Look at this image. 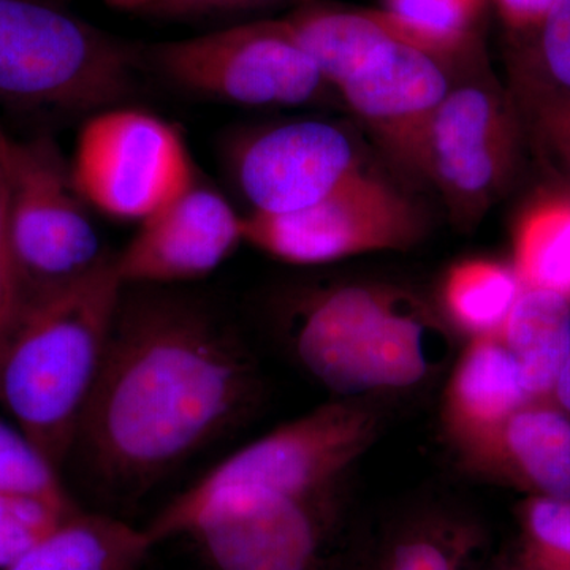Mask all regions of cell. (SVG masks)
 I'll list each match as a JSON object with an SVG mask.
<instances>
[{"label":"cell","mask_w":570,"mask_h":570,"mask_svg":"<svg viewBox=\"0 0 570 570\" xmlns=\"http://www.w3.org/2000/svg\"><path fill=\"white\" fill-rule=\"evenodd\" d=\"M539 151L570 187V99H515Z\"/></svg>","instance_id":"27"},{"label":"cell","mask_w":570,"mask_h":570,"mask_svg":"<svg viewBox=\"0 0 570 570\" xmlns=\"http://www.w3.org/2000/svg\"><path fill=\"white\" fill-rule=\"evenodd\" d=\"M10 142L0 127V343L21 309L10 228Z\"/></svg>","instance_id":"28"},{"label":"cell","mask_w":570,"mask_h":570,"mask_svg":"<svg viewBox=\"0 0 570 570\" xmlns=\"http://www.w3.org/2000/svg\"><path fill=\"white\" fill-rule=\"evenodd\" d=\"M165 81L242 107H302L328 88L287 20L245 22L142 47Z\"/></svg>","instance_id":"5"},{"label":"cell","mask_w":570,"mask_h":570,"mask_svg":"<svg viewBox=\"0 0 570 570\" xmlns=\"http://www.w3.org/2000/svg\"><path fill=\"white\" fill-rule=\"evenodd\" d=\"M285 20L324 80L335 88L354 77L393 36L379 10L344 9L317 0H303Z\"/></svg>","instance_id":"18"},{"label":"cell","mask_w":570,"mask_h":570,"mask_svg":"<svg viewBox=\"0 0 570 570\" xmlns=\"http://www.w3.org/2000/svg\"><path fill=\"white\" fill-rule=\"evenodd\" d=\"M55 2L62 3L63 6V3L70 2V0H55Z\"/></svg>","instance_id":"33"},{"label":"cell","mask_w":570,"mask_h":570,"mask_svg":"<svg viewBox=\"0 0 570 570\" xmlns=\"http://www.w3.org/2000/svg\"><path fill=\"white\" fill-rule=\"evenodd\" d=\"M423 227L411 198L362 168L302 212L243 216V242L287 264L322 265L406 250L422 238Z\"/></svg>","instance_id":"10"},{"label":"cell","mask_w":570,"mask_h":570,"mask_svg":"<svg viewBox=\"0 0 570 570\" xmlns=\"http://www.w3.org/2000/svg\"><path fill=\"white\" fill-rule=\"evenodd\" d=\"M254 387L249 355L213 313L124 287L70 456L96 485L138 493L224 433Z\"/></svg>","instance_id":"1"},{"label":"cell","mask_w":570,"mask_h":570,"mask_svg":"<svg viewBox=\"0 0 570 570\" xmlns=\"http://www.w3.org/2000/svg\"><path fill=\"white\" fill-rule=\"evenodd\" d=\"M325 494H234L189 509L165 508L146 530L156 543L190 535L216 570H313Z\"/></svg>","instance_id":"11"},{"label":"cell","mask_w":570,"mask_h":570,"mask_svg":"<svg viewBox=\"0 0 570 570\" xmlns=\"http://www.w3.org/2000/svg\"><path fill=\"white\" fill-rule=\"evenodd\" d=\"M483 0H384L379 9L401 37L445 61L471 50Z\"/></svg>","instance_id":"22"},{"label":"cell","mask_w":570,"mask_h":570,"mask_svg":"<svg viewBox=\"0 0 570 570\" xmlns=\"http://www.w3.org/2000/svg\"><path fill=\"white\" fill-rule=\"evenodd\" d=\"M243 242V216L223 194L197 181L146 217L115 255L126 287H160L212 275Z\"/></svg>","instance_id":"13"},{"label":"cell","mask_w":570,"mask_h":570,"mask_svg":"<svg viewBox=\"0 0 570 570\" xmlns=\"http://www.w3.org/2000/svg\"><path fill=\"white\" fill-rule=\"evenodd\" d=\"M381 570H461L456 551L444 540L417 535L401 542Z\"/></svg>","instance_id":"30"},{"label":"cell","mask_w":570,"mask_h":570,"mask_svg":"<svg viewBox=\"0 0 570 570\" xmlns=\"http://www.w3.org/2000/svg\"><path fill=\"white\" fill-rule=\"evenodd\" d=\"M510 31L524 36L538 29L557 0H493Z\"/></svg>","instance_id":"31"},{"label":"cell","mask_w":570,"mask_h":570,"mask_svg":"<svg viewBox=\"0 0 570 570\" xmlns=\"http://www.w3.org/2000/svg\"><path fill=\"white\" fill-rule=\"evenodd\" d=\"M69 164L86 204L112 219L138 224L195 179L178 130L138 108L111 107L89 116Z\"/></svg>","instance_id":"9"},{"label":"cell","mask_w":570,"mask_h":570,"mask_svg":"<svg viewBox=\"0 0 570 570\" xmlns=\"http://www.w3.org/2000/svg\"><path fill=\"white\" fill-rule=\"evenodd\" d=\"M379 419L360 404L333 403L277 428L213 468L168 509L234 494L311 498L333 483L377 436Z\"/></svg>","instance_id":"8"},{"label":"cell","mask_w":570,"mask_h":570,"mask_svg":"<svg viewBox=\"0 0 570 570\" xmlns=\"http://www.w3.org/2000/svg\"><path fill=\"white\" fill-rule=\"evenodd\" d=\"M124 287L111 255L77 283L24 303L0 343V401L58 469L73 448Z\"/></svg>","instance_id":"2"},{"label":"cell","mask_w":570,"mask_h":570,"mask_svg":"<svg viewBox=\"0 0 570 570\" xmlns=\"http://www.w3.org/2000/svg\"><path fill=\"white\" fill-rule=\"evenodd\" d=\"M299 365L340 395L414 387L448 362L450 340L425 303L390 285L348 284L295 314Z\"/></svg>","instance_id":"3"},{"label":"cell","mask_w":570,"mask_h":570,"mask_svg":"<svg viewBox=\"0 0 570 570\" xmlns=\"http://www.w3.org/2000/svg\"><path fill=\"white\" fill-rule=\"evenodd\" d=\"M156 546L146 528L77 510L50 538L2 570H138Z\"/></svg>","instance_id":"17"},{"label":"cell","mask_w":570,"mask_h":570,"mask_svg":"<svg viewBox=\"0 0 570 570\" xmlns=\"http://www.w3.org/2000/svg\"><path fill=\"white\" fill-rule=\"evenodd\" d=\"M10 228L21 306L77 283L112 255L47 135L10 142Z\"/></svg>","instance_id":"6"},{"label":"cell","mask_w":570,"mask_h":570,"mask_svg":"<svg viewBox=\"0 0 570 570\" xmlns=\"http://www.w3.org/2000/svg\"><path fill=\"white\" fill-rule=\"evenodd\" d=\"M523 284L512 265L471 258L449 269L441 295L445 314L472 337L501 330Z\"/></svg>","instance_id":"21"},{"label":"cell","mask_w":570,"mask_h":570,"mask_svg":"<svg viewBox=\"0 0 570 570\" xmlns=\"http://www.w3.org/2000/svg\"><path fill=\"white\" fill-rule=\"evenodd\" d=\"M519 37L517 99H570V0H557L538 29Z\"/></svg>","instance_id":"23"},{"label":"cell","mask_w":570,"mask_h":570,"mask_svg":"<svg viewBox=\"0 0 570 570\" xmlns=\"http://www.w3.org/2000/svg\"><path fill=\"white\" fill-rule=\"evenodd\" d=\"M527 403L519 365L498 333L474 336L445 389V430L469 459Z\"/></svg>","instance_id":"15"},{"label":"cell","mask_w":570,"mask_h":570,"mask_svg":"<svg viewBox=\"0 0 570 570\" xmlns=\"http://www.w3.org/2000/svg\"><path fill=\"white\" fill-rule=\"evenodd\" d=\"M145 51L55 0H0V105L94 112L134 96Z\"/></svg>","instance_id":"4"},{"label":"cell","mask_w":570,"mask_h":570,"mask_svg":"<svg viewBox=\"0 0 570 570\" xmlns=\"http://www.w3.org/2000/svg\"><path fill=\"white\" fill-rule=\"evenodd\" d=\"M523 568L570 570V499L531 497L521 505Z\"/></svg>","instance_id":"25"},{"label":"cell","mask_w":570,"mask_h":570,"mask_svg":"<svg viewBox=\"0 0 570 570\" xmlns=\"http://www.w3.org/2000/svg\"><path fill=\"white\" fill-rule=\"evenodd\" d=\"M520 146V115L490 78L452 86L403 164L436 187L461 227H472L504 193Z\"/></svg>","instance_id":"7"},{"label":"cell","mask_w":570,"mask_h":570,"mask_svg":"<svg viewBox=\"0 0 570 570\" xmlns=\"http://www.w3.org/2000/svg\"><path fill=\"white\" fill-rule=\"evenodd\" d=\"M449 62L393 31L337 91L403 163L412 141L452 89Z\"/></svg>","instance_id":"14"},{"label":"cell","mask_w":570,"mask_h":570,"mask_svg":"<svg viewBox=\"0 0 570 570\" xmlns=\"http://www.w3.org/2000/svg\"><path fill=\"white\" fill-rule=\"evenodd\" d=\"M58 471L20 428L0 420V493L69 498Z\"/></svg>","instance_id":"26"},{"label":"cell","mask_w":570,"mask_h":570,"mask_svg":"<svg viewBox=\"0 0 570 570\" xmlns=\"http://www.w3.org/2000/svg\"><path fill=\"white\" fill-rule=\"evenodd\" d=\"M550 401L570 415V344L560 374H558L557 382H554Z\"/></svg>","instance_id":"32"},{"label":"cell","mask_w":570,"mask_h":570,"mask_svg":"<svg viewBox=\"0 0 570 570\" xmlns=\"http://www.w3.org/2000/svg\"><path fill=\"white\" fill-rule=\"evenodd\" d=\"M523 570H531V569H524V568H523Z\"/></svg>","instance_id":"34"},{"label":"cell","mask_w":570,"mask_h":570,"mask_svg":"<svg viewBox=\"0 0 570 570\" xmlns=\"http://www.w3.org/2000/svg\"><path fill=\"white\" fill-rule=\"evenodd\" d=\"M512 266L523 287L570 299V190H549L524 206L513 227Z\"/></svg>","instance_id":"20"},{"label":"cell","mask_w":570,"mask_h":570,"mask_svg":"<svg viewBox=\"0 0 570 570\" xmlns=\"http://www.w3.org/2000/svg\"><path fill=\"white\" fill-rule=\"evenodd\" d=\"M469 461L532 497L570 499V415L551 401H531Z\"/></svg>","instance_id":"16"},{"label":"cell","mask_w":570,"mask_h":570,"mask_svg":"<svg viewBox=\"0 0 570 570\" xmlns=\"http://www.w3.org/2000/svg\"><path fill=\"white\" fill-rule=\"evenodd\" d=\"M111 9L157 20H197L276 6L287 0H104Z\"/></svg>","instance_id":"29"},{"label":"cell","mask_w":570,"mask_h":570,"mask_svg":"<svg viewBox=\"0 0 570 570\" xmlns=\"http://www.w3.org/2000/svg\"><path fill=\"white\" fill-rule=\"evenodd\" d=\"M519 365L531 401H550L570 344V299L523 287L498 332Z\"/></svg>","instance_id":"19"},{"label":"cell","mask_w":570,"mask_h":570,"mask_svg":"<svg viewBox=\"0 0 570 570\" xmlns=\"http://www.w3.org/2000/svg\"><path fill=\"white\" fill-rule=\"evenodd\" d=\"M73 512L69 498L0 493V570L50 538Z\"/></svg>","instance_id":"24"},{"label":"cell","mask_w":570,"mask_h":570,"mask_svg":"<svg viewBox=\"0 0 570 570\" xmlns=\"http://www.w3.org/2000/svg\"><path fill=\"white\" fill-rule=\"evenodd\" d=\"M230 168L250 213L288 214L316 205L363 167L343 129L306 119L235 142Z\"/></svg>","instance_id":"12"}]
</instances>
